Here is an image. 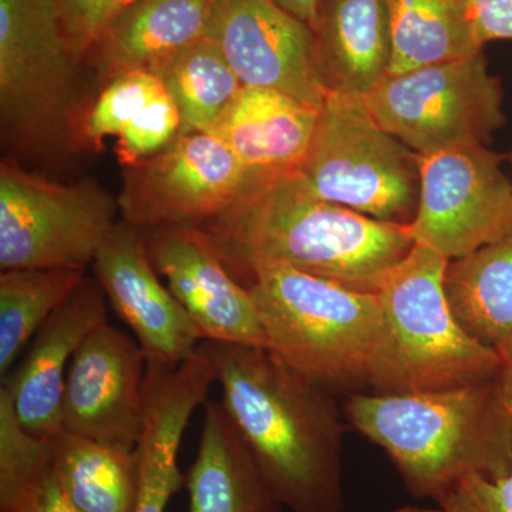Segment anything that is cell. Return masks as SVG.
Masks as SVG:
<instances>
[{
  "instance_id": "obj_30",
  "label": "cell",
  "mask_w": 512,
  "mask_h": 512,
  "mask_svg": "<svg viewBox=\"0 0 512 512\" xmlns=\"http://www.w3.org/2000/svg\"><path fill=\"white\" fill-rule=\"evenodd\" d=\"M136 0H52L64 35L80 63L117 15Z\"/></svg>"
},
{
  "instance_id": "obj_27",
  "label": "cell",
  "mask_w": 512,
  "mask_h": 512,
  "mask_svg": "<svg viewBox=\"0 0 512 512\" xmlns=\"http://www.w3.org/2000/svg\"><path fill=\"white\" fill-rule=\"evenodd\" d=\"M0 512H82L57 481L52 446L16 461L0 474Z\"/></svg>"
},
{
  "instance_id": "obj_10",
  "label": "cell",
  "mask_w": 512,
  "mask_h": 512,
  "mask_svg": "<svg viewBox=\"0 0 512 512\" xmlns=\"http://www.w3.org/2000/svg\"><path fill=\"white\" fill-rule=\"evenodd\" d=\"M420 198L407 224L414 245L447 261L512 234V181L484 144L419 154Z\"/></svg>"
},
{
  "instance_id": "obj_19",
  "label": "cell",
  "mask_w": 512,
  "mask_h": 512,
  "mask_svg": "<svg viewBox=\"0 0 512 512\" xmlns=\"http://www.w3.org/2000/svg\"><path fill=\"white\" fill-rule=\"evenodd\" d=\"M212 10L214 0H136L111 20L89 56L107 76L157 74L208 36Z\"/></svg>"
},
{
  "instance_id": "obj_18",
  "label": "cell",
  "mask_w": 512,
  "mask_h": 512,
  "mask_svg": "<svg viewBox=\"0 0 512 512\" xmlns=\"http://www.w3.org/2000/svg\"><path fill=\"white\" fill-rule=\"evenodd\" d=\"M309 26L326 93L365 99L389 72L393 46L386 0H318Z\"/></svg>"
},
{
  "instance_id": "obj_24",
  "label": "cell",
  "mask_w": 512,
  "mask_h": 512,
  "mask_svg": "<svg viewBox=\"0 0 512 512\" xmlns=\"http://www.w3.org/2000/svg\"><path fill=\"white\" fill-rule=\"evenodd\" d=\"M60 487L82 512L136 511L137 450L106 446L63 430L50 439Z\"/></svg>"
},
{
  "instance_id": "obj_15",
  "label": "cell",
  "mask_w": 512,
  "mask_h": 512,
  "mask_svg": "<svg viewBox=\"0 0 512 512\" xmlns=\"http://www.w3.org/2000/svg\"><path fill=\"white\" fill-rule=\"evenodd\" d=\"M144 231L117 222L94 258V278L133 330L147 363L177 367L198 349L202 338L183 305L158 281Z\"/></svg>"
},
{
  "instance_id": "obj_3",
  "label": "cell",
  "mask_w": 512,
  "mask_h": 512,
  "mask_svg": "<svg viewBox=\"0 0 512 512\" xmlns=\"http://www.w3.org/2000/svg\"><path fill=\"white\" fill-rule=\"evenodd\" d=\"M342 410L384 450L414 498L436 501L464 478L512 471V414L498 377L440 392L353 393Z\"/></svg>"
},
{
  "instance_id": "obj_23",
  "label": "cell",
  "mask_w": 512,
  "mask_h": 512,
  "mask_svg": "<svg viewBox=\"0 0 512 512\" xmlns=\"http://www.w3.org/2000/svg\"><path fill=\"white\" fill-rule=\"evenodd\" d=\"M386 5L392 28L390 76L484 50L473 0H386Z\"/></svg>"
},
{
  "instance_id": "obj_26",
  "label": "cell",
  "mask_w": 512,
  "mask_h": 512,
  "mask_svg": "<svg viewBox=\"0 0 512 512\" xmlns=\"http://www.w3.org/2000/svg\"><path fill=\"white\" fill-rule=\"evenodd\" d=\"M86 278L80 269H10L0 275L2 380L46 320Z\"/></svg>"
},
{
  "instance_id": "obj_21",
  "label": "cell",
  "mask_w": 512,
  "mask_h": 512,
  "mask_svg": "<svg viewBox=\"0 0 512 512\" xmlns=\"http://www.w3.org/2000/svg\"><path fill=\"white\" fill-rule=\"evenodd\" d=\"M190 512H282L221 402L205 403L197 457L185 474Z\"/></svg>"
},
{
  "instance_id": "obj_14",
  "label": "cell",
  "mask_w": 512,
  "mask_h": 512,
  "mask_svg": "<svg viewBox=\"0 0 512 512\" xmlns=\"http://www.w3.org/2000/svg\"><path fill=\"white\" fill-rule=\"evenodd\" d=\"M147 247L154 268L167 279L202 342L266 349L264 328L248 289L229 272L201 228L150 229Z\"/></svg>"
},
{
  "instance_id": "obj_11",
  "label": "cell",
  "mask_w": 512,
  "mask_h": 512,
  "mask_svg": "<svg viewBox=\"0 0 512 512\" xmlns=\"http://www.w3.org/2000/svg\"><path fill=\"white\" fill-rule=\"evenodd\" d=\"M258 175L214 133L183 134L128 165L119 198L123 220L141 229L201 227L248 190Z\"/></svg>"
},
{
  "instance_id": "obj_5",
  "label": "cell",
  "mask_w": 512,
  "mask_h": 512,
  "mask_svg": "<svg viewBox=\"0 0 512 512\" xmlns=\"http://www.w3.org/2000/svg\"><path fill=\"white\" fill-rule=\"evenodd\" d=\"M448 261L414 245L379 289L382 323L369 363L375 394L440 392L498 377L503 359L461 328L448 306Z\"/></svg>"
},
{
  "instance_id": "obj_6",
  "label": "cell",
  "mask_w": 512,
  "mask_h": 512,
  "mask_svg": "<svg viewBox=\"0 0 512 512\" xmlns=\"http://www.w3.org/2000/svg\"><path fill=\"white\" fill-rule=\"evenodd\" d=\"M295 173L320 200L407 225L419 207V154L383 130L365 99L328 94Z\"/></svg>"
},
{
  "instance_id": "obj_13",
  "label": "cell",
  "mask_w": 512,
  "mask_h": 512,
  "mask_svg": "<svg viewBox=\"0 0 512 512\" xmlns=\"http://www.w3.org/2000/svg\"><path fill=\"white\" fill-rule=\"evenodd\" d=\"M147 359L137 339L110 323L74 353L62 404L63 430L136 450L144 427Z\"/></svg>"
},
{
  "instance_id": "obj_25",
  "label": "cell",
  "mask_w": 512,
  "mask_h": 512,
  "mask_svg": "<svg viewBox=\"0 0 512 512\" xmlns=\"http://www.w3.org/2000/svg\"><path fill=\"white\" fill-rule=\"evenodd\" d=\"M156 76L180 111L178 136L212 133L244 87L210 36L178 53Z\"/></svg>"
},
{
  "instance_id": "obj_20",
  "label": "cell",
  "mask_w": 512,
  "mask_h": 512,
  "mask_svg": "<svg viewBox=\"0 0 512 512\" xmlns=\"http://www.w3.org/2000/svg\"><path fill=\"white\" fill-rule=\"evenodd\" d=\"M320 111L278 90L242 87L212 133L255 174L295 171L315 137Z\"/></svg>"
},
{
  "instance_id": "obj_7",
  "label": "cell",
  "mask_w": 512,
  "mask_h": 512,
  "mask_svg": "<svg viewBox=\"0 0 512 512\" xmlns=\"http://www.w3.org/2000/svg\"><path fill=\"white\" fill-rule=\"evenodd\" d=\"M373 119L417 154L485 144L503 127V89L483 52L387 74L365 97Z\"/></svg>"
},
{
  "instance_id": "obj_35",
  "label": "cell",
  "mask_w": 512,
  "mask_h": 512,
  "mask_svg": "<svg viewBox=\"0 0 512 512\" xmlns=\"http://www.w3.org/2000/svg\"><path fill=\"white\" fill-rule=\"evenodd\" d=\"M510 161H511V164H512V153H511V156H510Z\"/></svg>"
},
{
  "instance_id": "obj_16",
  "label": "cell",
  "mask_w": 512,
  "mask_h": 512,
  "mask_svg": "<svg viewBox=\"0 0 512 512\" xmlns=\"http://www.w3.org/2000/svg\"><path fill=\"white\" fill-rule=\"evenodd\" d=\"M106 299L99 281L86 276L36 333L19 369L3 380L20 426L33 436L62 433L67 370L84 340L109 323Z\"/></svg>"
},
{
  "instance_id": "obj_33",
  "label": "cell",
  "mask_w": 512,
  "mask_h": 512,
  "mask_svg": "<svg viewBox=\"0 0 512 512\" xmlns=\"http://www.w3.org/2000/svg\"><path fill=\"white\" fill-rule=\"evenodd\" d=\"M275 2L306 25H311L316 5H318V0H275Z\"/></svg>"
},
{
  "instance_id": "obj_28",
  "label": "cell",
  "mask_w": 512,
  "mask_h": 512,
  "mask_svg": "<svg viewBox=\"0 0 512 512\" xmlns=\"http://www.w3.org/2000/svg\"><path fill=\"white\" fill-rule=\"evenodd\" d=\"M165 89L156 74L131 70L117 74L100 93L84 123V136L101 146L107 136L119 137L121 130L154 97Z\"/></svg>"
},
{
  "instance_id": "obj_22",
  "label": "cell",
  "mask_w": 512,
  "mask_h": 512,
  "mask_svg": "<svg viewBox=\"0 0 512 512\" xmlns=\"http://www.w3.org/2000/svg\"><path fill=\"white\" fill-rule=\"evenodd\" d=\"M444 292L471 338L505 359L512 350V234L448 261Z\"/></svg>"
},
{
  "instance_id": "obj_17",
  "label": "cell",
  "mask_w": 512,
  "mask_h": 512,
  "mask_svg": "<svg viewBox=\"0 0 512 512\" xmlns=\"http://www.w3.org/2000/svg\"><path fill=\"white\" fill-rule=\"evenodd\" d=\"M214 382L217 373L205 342L180 366L147 363L144 427L136 447L140 480L134 512H165L185 484L178 450L192 413L207 403Z\"/></svg>"
},
{
  "instance_id": "obj_32",
  "label": "cell",
  "mask_w": 512,
  "mask_h": 512,
  "mask_svg": "<svg viewBox=\"0 0 512 512\" xmlns=\"http://www.w3.org/2000/svg\"><path fill=\"white\" fill-rule=\"evenodd\" d=\"M473 15L481 46L494 40L512 42V0H473Z\"/></svg>"
},
{
  "instance_id": "obj_8",
  "label": "cell",
  "mask_w": 512,
  "mask_h": 512,
  "mask_svg": "<svg viewBox=\"0 0 512 512\" xmlns=\"http://www.w3.org/2000/svg\"><path fill=\"white\" fill-rule=\"evenodd\" d=\"M119 204L94 181L50 183L0 167V268L80 269L116 227Z\"/></svg>"
},
{
  "instance_id": "obj_9",
  "label": "cell",
  "mask_w": 512,
  "mask_h": 512,
  "mask_svg": "<svg viewBox=\"0 0 512 512\" xmlns=\"http://www.w3.org/2000/svg\"><path fill=\"white\" fill-rule=\"evenodd\" d=\"M52 0H0V117L16 140L60 136L76 103L77 64Z\"/></svg>"
},
{
  "instance_id": "obj_1",
  "label": "cell",
  "mask_w": 512,
  "mask_h": 512,
  "mask_svg": "<svg viewBox=\"0 0 512 512\" xmlns=\"http://www.w3.org/2000/svg\"><path fill=\"white\" fill-rule=\"evenodd\" d=\"M222 406L282 507L345 512L343 410L336 394L268 349L205 342Z\"/></svg>"
},
{
  "instance_id": "obj_29",
  "label": "cell",
  "mask_w": 512,
  "mask_h": 512,
  "mask_svg": "<svg viewBox=\"0 0 512 512\" xmlns=\"http://www.w3.org/2000/svg\"><path fill=\"white\" fill-rule=\"evenodd\" d=\"M181 130L180 111L164 89L134 114L119 134L117 156L121 164L133 165L154 156L173 143Z\"/></svg>"
},
{
  "instance_id": "obj_34",
  "label": "cell",
  "mask_w": 512,
  "mask_h": 512,
  "mask_svg": "<svg viewBox=\"0 0 512 512\" xmlns=\"http://www.w3.org/2000/svg\"><path fill=\"white\" fill-rule=\"evenodd\" d=\"M498 383H500L505 406L512 414V350L510 355L503 360V367H501L500 375H498Z\"/></svg>"
},
{
  "instance_id": "obj_2",
  "label": "cell",
  "mask_w": 512,
  "mask_h": 512,
  "mask_svg": "<svg viewBox=\"0 0 512 512\" xmlns=\"http://www.w3.org/2000/svg\"><path fill=\"white\" fill-rule=\"evenodd\" d=\"M198 228L228 268L275 262L360 292H379L414 248L407 225L320 200L295 171L258 175L231 207Z\"/></svg>"
},
{
  "instance_id": "obj_31",
  "label": "cell",
  "mask_w": 512,
  "mask_h": 512,
  "mask_svg": "<svg viewBox=\"0 0 512 512\" xmlns=\"http://www.w3.org/2000/svg\"><path fill=\"white\" fill-rule=\"evenodd\" d=\"M434 503V510L424 512H512V471L498 478H464Z\"/></svg>"
},
{
  "instance_id": "obj_4",
  "label": "cell",
  "mask_w": 512,
  "mask_h": 512,
  "mask_svg": "<svg viewBox=\"0 0 512 512\" xmlns=\"http://www.w3.org/2000/svg\"><path fill=\"white\" fill-rule=\"evenodd\" d=\"M266 336L286 366L338 396L369 387L382 323L379 295L275 262L238 266Z\"/></svg>"
},
{
  "instance_id": "obj_12",
  "label": "cell",
  "mask_w": 512,
  "mask_h": 512,
  "mask_svg": "<svg viewBox=\"0 0 512 512\" xmlns=\"http://www.w3.org/2000/svg\"><path fill=\"white\" fill-rule=\"evenodd\" d=\"M208 36L242 86L278 90L318 111L325 106L311 26L275 0H214Z\"/></svg>"
}]
</instances>
